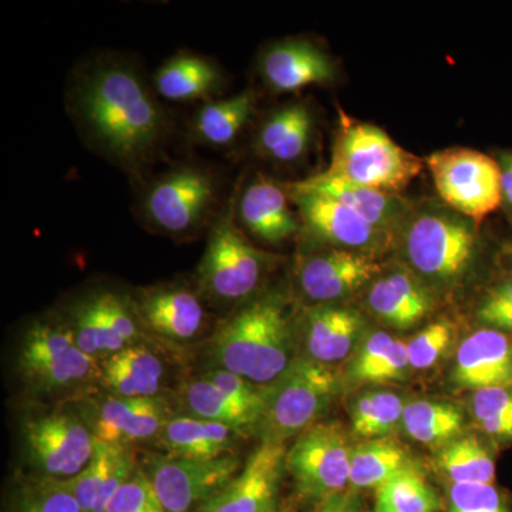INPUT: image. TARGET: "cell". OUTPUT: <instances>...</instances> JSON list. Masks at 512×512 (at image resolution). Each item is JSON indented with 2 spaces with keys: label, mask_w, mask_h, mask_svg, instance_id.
Returning <instances> with one entry per match:
<instances>
[{
  "label": "cell",
  "mask_w": 512,
  "mask_h": 512,
  "mask_svg": "<svg viewBox=\"0 0 512 512\" xmlns=\"http://www.w3.org/2000/svg\"><path fill=\"white\" fill-rule=\"evenodd\" d=\"M131 299L141 326L161 338L187 342L207 325L208 313L201 293L185 286H153Z\"/></svg>",
  "instance_id": "18"
},
{
  "label": "cell",
  "mask_w": 512,
  "mask_h": 512,
  "mask_svg": "<svg viewBox=\"0 0 512 512\" xmlns=\"http://www.w3.org/2000/svg\"><path fill=\"white\" fill-rule=\"evenodd\" d=\"M96 362L77 346L69 322L37 320L20 345V372L40 392H63L89 382L100 373Z\"/></svg>",
  "instance_id": "9"
},
{
  "label": "cell",
  "mask_w": 512,
  "mask_h": 512,
  "mask_svg": "<svg viewBox=\"0 0 512 512\" xmlns=\"http://www.w3.org/2000/svg\"><path fill=\"white\" fill-rule=\"evenodd\" d=\"M454 340V326L447 320H437L420 330L407 342L412 370L430 369L446 355Z\"/></svg>",
  "instance_id": "39"
},
{
  "label": "cell",
  "mask_w": 512,
  "mask_h": 512,
  "mask_svg": "<svg viewBox=\"0 0 512 512\" xmlns=\"http://www.w3.org/2000/svg\"><path fill=\"white\" fill-rule=\"evenodd\" d=\"M235 434L225 424L183 416L168 420L158 440L171 456L212 460L228 454Z\"/></svg>",
  "instance_id": "30"
},
{
  "label": "cell",
  "mask_w": 512,
  "mask_h": 512,
  "mask_svg": "<svg viewBox=\"0 0 512 512\" xmlns=\"http://www.w3.org/2000/svg\"><path fill=\"white\" fill-rule=\"evenodd\" d=\"M221 200L217 173L200 163H181L153 178L140 198L141 221L156 234L191 239L212 227Z\"/></svg>",
  "instance_id": "3"
},
{
  "label": "cell",
  "mask_w": 512,
  "mask_h": 512,
  "mask_svg": "<svg viewBox=\"0 0 512 512\" xmlns=\"http://www.w3.org/2000/svg\"><path fill=\"white\" fill-rule=\"evenodd\" d=\"M406 400L389 390H366L350 406L352 431L360 439L389 437L402 424Z\"/></svg>",
  "instance_id": "35"
},
{
  "label": "cell",
  "mask_w": 512,
  "mask_h": 512,
  "mask_svg": "<svg viewBox=\"0 0 512 512\" xmlns=\"http://www.w3.org/2000/svg\"><path fill=\"white\" fill-rule=\"evenodd\" d=\"M382 274L376 255L329 248L306 256L298 268L303 295L316 305L336 303L355 295Z\"/></svg>",
  "instance_id": "15"
},
{
  "label": "cell",
  "mask_w": 512,
  "mask_h": 512,
  "mask_svg": "<svg viewBox=\"0 0 512 512\" xmlns=\"http://www.w3.org/2000/svg\"><path fill=\"white\" fill-rule=\"evenodd\" d=\"M447 512H512L510 498L495 484H450Z\"/></svg>",
  "instance_id": "38"
},
{
  "label": "cell",
  "mask_w": 512,
  "mask_h": 512,
  "mask_svg": "<svg viewBox=\"0 0 512 512\" xmlns=\"http://www.w3.org/2000/svg\"><path fill=\"white\" fill-rule=\"evenodd\" d=\"M289 184L298 190L315 192L340 202L370 225L392 237L393 234H399L410 214L406 202L397 195L352 183L329 171Z\"/></svg>",
  "instance_id": "22"
},
{
  "label": "cell",
  "mask_w": 512,
  "mask_h": 512,
  "mask_svg": "<svg viewBox=\"0 0 512 512\" xmlns=\"http://www.w3.org/2000/svg\"><path fill=\"white\" fill-rule=\"evenodd\" d=\"M180 396L191 417L225 424L238 434L255 431L261 420L256 410L235 402L204 376L185 383Z\"/></svg>",
  "instance_id": "32"
},
{
  "label": "cell",
  "mask_w": 512,
  "mask_h": 512,
  "mask_svg": "<svg viewBox=\"0 0 512 512\" xmlns=\"http://www.w3.org/2000/svg\"><path fill=\"white\" fill-rule=\"evenodd\" d=\"M296 338L289 299L279 291L259 293L221 323L212 356L220 369L266 387L298 357Z\"/></svg>",
  "instance_id": "2"
},
{
  "label": "cell",
  "mask_w": 512,
  "mask_h": 512,
  "mask_svg": "<svg viewBox=\"0 0 512 512\" xmlns=\"http://www.w3.org/2000/svg\"><path fill=\"white\" fill-rule=\"evenodd\" d=\"M25 440L33 461L47 477L56 481L79 476L92 460L96 444L89 427L64 413L28 421Z\"/></svg>",
  "instance_id": "14"
},
{
  "label": "cell",
  "mask_w": 512,
  "mask_h": 512,
  "mask_svg": "<svg viewBox=\"0 0 512 512\" xmlns=\"http://www.w3.org/2000/svg\"><path fill=\"white\" fill-rule=\"evenodd\" d=\"M285 458V443L264 441L242 473L197 512H274Z\"/></svg>",
  "instance_id": "17"
},
{
  "label": "cell",
  "mask_w": 512,
  "mask_h": 512,
  "mask_svg": "<svg viewBox=\"0 0 512 512\" xmlns=\"http://www.w3.org/2000/svg\"><path fill=\"white\" fill-rule=\"evenodd\" d=\"M167 407L160 397L123 399L111 396L101 404L93 426L94 439L130 447L137 441L158 437L168 420Z\"/></svg>",
  "instance_id": "26"
},
{
  "label": "cell",
  "mask_w": 512,
  "mask_h": 512,
  "mask_svg": "<svg viewBox=\"0 0 512 512\" xmlns=\"http://www.w3.org/2000/svg\"><path fill=\"white\" fill-rule=\"evenodd\" d=\"M103 512H167L143 468L111 498Z\"/></svg>",
  "instance_id": "40"
},
{
  "label": "cell",
  "mask_w": 512,
  "mask_h": 512,
  "mask_svg": "<svg viewBox=\"0 0 512 512\" xmlns=\"http://www.w3.org/2000/svg\"><path fill=\"white\" fill-rule=\"evenodd\" d=\"M259 74L275 93H296L332 82L335 64L325 50L305 39H284L266 47L259 57Z\"/></svg>",
  "instance_id": "19"
},
{
  "label": "cell",
  "mask_w": 512,
  "mask_h": 512,
  "mask_svg": "<svg viewBox=\"0 0 512 512\" xmlns=\"http://www.w3.org/2000/svg\"><path fill=\"white\" fill-rule=\"evenodd\" d=\"M424 165L375 124L343 120L326 171L352 183L397 195L412 184Z\"/></svg>",
  "instance_id": "6"
},
{
  "label": "cell",
  "mask_w": 512,
  "mask_h": 512,
  "mask_svg": "<svg viewBox=\"0 0 512 512\" xmlns=\"http://www.w3.org/2000/svg\"><path fill=\"white\" fill-rule=\"evenodd\" d=\"M285 184L258 173L234 198L238 227L266 245H281L302 231L298 212L292 210Z\"/></svg>",
  "instance_id": "16"
},
{
  "label": "cell",
  "mask_w": 512,
  "mask_h": 512,
  "mask_svg": "<svg viewBox=\"0 0 512 512\" xmlns=\"http://www.w3.org/2000/svg\"><path fill=\"white\" fill-rule=\"evenodd\" d=\"M372 512H377V511L375 510V511H372Z\"/></svg>",
  "instance_id": "49"
},
{
  "label": "cell",
  "mask_w": 512,
  "mask_h": 512,
  "mask_svg": "<svg viewBox=\"0 0 512 512\" xmlns=\"http://www.w3.org/2000/svg\"><path fill=\"white\" fill-rule=\"evenodd\" d=\"M426 165L441 200L467 220L481 224L503 205L500 164L487 154L448 148L431 154Z\"/></svg>",
  "instance_id": "8"
},
{
  "label": "cell",
  "mask_w": 512,
  "mask_h": 512,
  "mask_svg": "<svg viewBox=\"0 0 512 512\" xmlns=\"http://www.w3.org/2000/svg\"><path fill=\"white\" fill-rule=\"evenodd\" d=\"M318 512H357L356 505L349 495H336L326 500L325 505Z\"/></svg>",
  "instance_id": "46"
},
{
  "label": "cell",
  "mask_w": 512,
  "mask_h": 512,
  "mask_svg": "<svg viewBox=\"0 0 512 512\" xmlns=\"http://www.w3.org/2000/svg\"><path fill=\"white\" fill-rule=\"evenodd\" d=\"M441 501L414 463L376 490L377 512H439Z\"/></svg>",
  "instance_id": "36"
},
{
  "label": "cell",
  "mask_w": 512,
  "mask_h": 512,
  "mask_svg": "<svg viewBox=\"0 0 512 512\" xmlns=\"http://www.w3.org/2000/svg\"><path fill=\"white\" fill-rule=\"evenodd\" d=\"M301 330L305 356L332 366L355 355L366 336V320L349 306L326 303L303 312Z\"/></svg>",
  "instance_id": "21"
},
{
  "label": "cell",
  "mask_w": 512,
  "mask_h": 512,
  "mask_svg": "<svg viewBox=\"0 0 512 512\" xmlns=\"http://www.w3.org/2000/svg\"><path fill=\"white\" fill-rule=\"evenodd\" d=\"M511 261H512V248H511Z\"/></svg>",
  "instance_id": "48"
},
{
  "label": "cell",
  "mask_w": 512,
  "mask_h": 512,
  "mask_svg": "<svg viewBox=\"0 0 512 512\" xmlns=\"http://www.w3.org/2000/svg\"><path fill=\"white\" fill-rule=\"evenodd\" d=\"M204 377L214 383L218 389L222 390L231 399H234L235 402L256 410L262 416L265 404L264 387L256 386L244 377L234 375V373L220 369V367H215V369L205 373Z\"/></svg>",
  "instance_id": "42"
},
{
  "label": "cell",
  "mask_w": 512,
  "mask_h": 512,
  "mask_svg": "<svg viewBox=\"0 0 512 512\" xmlns=\"http://www.w3.org/2000/svg\"><path fill=\"white\" fill-rule=\"evenodd\" d=\"M137 470L130 448L96 440L90 463L79 476L64 483L72 490L83 512H103Z\"/></svg>",
  "instance_id": "25"
},
{
  "label": "cell",
  "mask_w": 512,
  "mask_h": 512,
  "mask_svg": "<svg viewBox=\"0 0 512 512\" xmlns=\"http://www.w3.org/2000/svg\"><path fill=\"white\" fill-rule=\"evenodd\" d=\"M285 185L301 220L302 231L313 241L370 255L384 251L392 241V235L373 227L340 202L298 190L289 183Z\"/></svg>",
  "instance_id": "13"
},
{
  "label": "cell",
  "mask_w": 512,
  "mask_h": 512,
  "mask_svg": "<svg viewBox=\"0 0 512 512\" xmlns=\"http://www.w3.org/2000/svg\"><path fill=\"white\" fill-rule=\"evenodd\" d=\"M477 319L484 328L500 330L512 335V305L498 301V299L485 296L477 309Z\"/></svg>",
  "instance_id": "44"
},
{
  "label": "cell",
  "mask_w": 512,
  "mask_h": 512,
  "mask_svg": "<svg viewBox=\"0 0 512 512\" xmlns=\"http://www.w3.org/2000/svg\"><path fill=\"white\" fill-rule=\"evenodd\" d=\"M22 512H83L64 481H47L30 495Z\"/></svg>",
  "instance_id": "43"
},
{
  "label": "cell",
  "mask_w": 512,
  "mask_h": 512,
  "mask_svg": "<svg viewBox=\"0 0 512 512\" xmlns=\"http://www.w3.org/2000/svg\"><path fill=\"white\" fill-rule=\"evenodd\" d=\"M255 109L256 94L252 89L201 104L191 117L190 138L198 146L217 150L232 147L254 117Z\"/></svg>",
  "instance_id": "28"
},
{
  "label": "cell",
  "mask_w": 512,
  "mask_h": 512,
  "mask_svg": "<svg viewBox=\"0 0 512 512\" xmlns=\"http://www.w3.org/2000/svg\"><path fill=\"white\" fill-rule=\"evenodd\" d=\"M436 466L450 484H495L490 448L474 436L458 437L439 450Z\"/></svg>",
  "instance_id": "34"
},
{
  "label": "cell",
  "mask_w": 512,
  "mask_h": 512,
  "mask_svg": "<svg viewBox=\"0 0 512 512\" xmlns=\"http://www.w3.org/2000/svg\"><path fill=\"white\" fill-rule=\"evenodd\" d=\"M151 82L158 97L171 103L205 104L220 99L228 86L227 74L217 60L192 52L168 57Z\"/></svg>",
  "instance_id": "24"
},
{
  "label": "cell",
  "mask_w": 512,
  "mask_h": 512,
  "mask_svg": "<svg viewBox=\"0 0 512 512\" xmlns=\"http://www.w3.org/2000/svg\"><path fill=\"white\" fill-rule=\"evenodd\" d=\"M266 255L238 227L234 204L218 215L198 266V292L220 303L248 302L262 284Z\"/></svg>",
  "instance_id": "7"
},
{
  "label": "cell",
  "mask_w": 512,
  "mask_h": 512,
  "mask_svg": "<svg viewBox=\"0 0 512 512\" xmlns=\"http://www.w3.org/2000/svg\"><path fill=\"white\" fill-rule=\"evenodd\" d=\"M400 429L417 443L441 450L463 434L464 414L443 400H413L404 407Z\"/></svg>",
  "instance_id": "31"
},
{
  "label": "cell",
  "mask_w": 512,
  "mask_h": 512,
  "mask_svg": "<svg viewBox=\"0 0 512 512\" xmlns=\"http://www.w3.org/2000/svg\"><path fill=\"white\" fill-rule=\"evenodd\" d=\"M345 380L332 366L298 356L274 383L264 387L265 404L255 433L285 443L319 423L342 393Z\"/></svg>",
  "instance_id": "4"
},
{
  "label": "cell",
  "mask_w": 512,
  "mask_h": 512,
  "mask_svg": "<svg viewBox=\"0 0 512 512\" xmlns=\"http://www.w3.org/2000/svg\"><path fill=\"white\" fill-rule=\"evenodd\" d=\"M410 463L406 447L390 437L360 441L352 450L349 487L377 490Z\"/></svg>",
  "instance_id": "33"
},
{
  "label": "cell",
  "mask_w": 512,
  "mask_h": 512,
  "mask_svg": "<svg viewBox=\"0 0 512 512\" xmlns=\"http://www.w3.org/2000/svg\"><path fill=\"white\" fill-rule=\"evenodd\" d=\"M487 295L491 296V298L498 299V301L511 303L512 305V276L504 279L500 284L494 285L493 288L488 291Z\"/></svg>",
  "instance_id": "47"
},
{
  "label": "cell",
  "mask_w": 512,
  "mask_h": 512,
  "mask_svg": "<svg viewBox=\"0 0 512 512\" xmlns=\"http://www.w3.org/2000/svg\"><path fill=\"white\" fill-rule=\"evenodd\" d=\"M99 377L114 397L154 399L163 386L164 366L156 353L138 343L104 359Z\"/></svg>",
  "instance_id": "29"
},
{
  "label": "cell",
  "mask_w": 512,
  "mask_h": 512,
  "mask_svg": "<svg viewBox=\"0 0 512 512\" xmlns=\"http://www.w3.org/2000/svg\"><path fill=\"white\" fill-rule=\"evenodd\" d=\"M366 305L380 322L407 330L427 319L436 301L430 286L410 269H394L377 276L369 285Z\"/></svg>",
  "instance_id": "23"
},
{
  "label": "cell",
  "mask_w": 512,
  "mask_h": 512,
  "mask_svg": "<svg viewBox=\"0 0 512 512\" xmlns=\"http://www.w3.org/2000/svg\"><path fill=\"white\" fill-rule=\"evenodd\" d=\"M66 107L84 144L134 180L167 158L173 117L131 57L100 52L77 63Z\"/></svg>",
  "instance_id": "1"
},
{
  "label": "cell",
  "mask_w": 512,
  "mask_h": 512,
  "mask_svg": "<svg viewBox=\"0 0 512 512\" xmlns=\"http://www.w3.org/2000/svg\"><path fill=\"white\" fill-rule=\"evenodd\" d=\"M353 446L338 423H318L298 436L286 451L285 468L299 493L329 500L346 490Z\"/></svg>",
  "instance_id": "10"
},
{
  "label": "cell",
  "mask_w": 512,
  "mask_h": 512,
  "mask_svg": "<svg viewBox=\"0 0 512 512\" xmlns=\"http://www.w3.org/2000/svg\"><path fill=\"white\" fill-rule=\"evenodd\" d=\"M393 342V335L384 330H377V332L366 335L348 367L350 382L369 383L370 377L376 372L377 367L382 365L384 356Z\"/></svg>",
  "instance_id": "41"
},
{
  "label": "cell",
  "mask_w": 512,
  "mask_h": 512,
  "mask_svg": "<svg viewBox=\"0 0 512 512\" xmlns=\"http://www.w3.org/2000/svg\"><path fill=\"white\" fill-rule=\"evenodd\" d=\"M399 234L410 271L430 288L454 284L476 255L474 225L444 208L410 212Z\"/></svg>",
  "instance_id": "5"
},
{
  "label": "cell",
  "mask_w": 512,
  "mask_h": 512,
  "mask_svg": "<svg viewBox=\"0 0 512 512\" xmlns=\"http://www.w3.org/2000/svg\"><path fill=\"white\" fill-rule=\"evenodd\" d=\"M501 170V190H503V205L512 215V151L498 157Z\"/></svg>",
  "instance_id": "45"
},
{
  "label": "cell",
  "mask_w": 512,
  "mask_h": 512,
  "mask_svg": "<svg viewBox=\"0 0 512 512\" xmlns=\"http://www.w3.org/2000/svg\"><path fill=\"white\" fill-rule=\"evenodd\" d=\"M470 412L478 430L488 439L512 443V387L473 392Z\"/></svg>",
  "instance_id": "37"
},
{
  "label": "cell",
  "mask_w": 512,
  "mask_h": 512,
  "mask_svg": "<svg viewBox=\"0 0 512 512\" xmlns=\"http://www.w3.org/2000/svg\"><path fill=\"white\" fill-rule=\"evenodd\" d=\"M238 468L239 460L231 454L212 460L151 454L143 470L165 511L190 512L220 494L237 477Z\"/></svg>",
  "instance_id": "11"
},
{
  "label": "cell",
  "mask_w": 512,
  "mask_h": 512,
  "mask_svg": "<svg viewBox=\"0 0 512 512\" xmlns=\"http://www.w3.org/2000/svg\"><path fill=\"white\" fill-rule=\"evenodd\" d=\"M315 117L303 101H291L268 114L254 138L255 153L276 164L298 163L311 147Z\"/></svg>",
  "instance_id": "27"
},
{
  "label": "cell",
  "mask_w": 512,
  "mask_h": 512,
  "mask_svg": "<svg viewBox=\"0 0 512 512\" xmlns=\"http://www.w3.org/2000/svg\"><path fill=\"white\" fill-rule=\"evenodd\" d=\"M451 380L470 392L512 387V335L488 328L468 335L458 346Z\"/></svg>",
  "instance_id": "20"
},
{
  "label": "cell",
  "mask_w": 512,
  "mask_h": 512,
  "mask_svg": "<svg viewBox=\"0 0 512 512\" xmlns=\"http://www.w3.org/2000/svg\"><path fill=\"white\" fill-rule=\"evenodd\" d=\"M69 315L77 346L96 360L138 345L141 325L133 299L119 291L87 293L74 302Z\"/></svg>",
  "instance_id": "12"
}]
</instances>
